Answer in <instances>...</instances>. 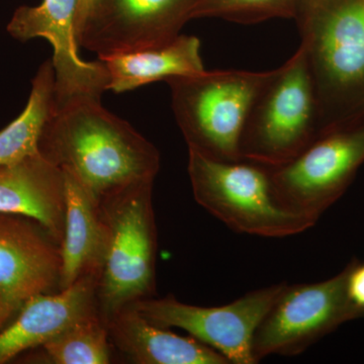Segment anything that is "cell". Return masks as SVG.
I'll return each mask as SVG.
<instances>
[{
	"mask_svg": "<svg viewBox=\"0 0 364 364\" xmlns=\"http://www.w3.org/2000/svg\"><path fill=\"white\" fill-rule=\"evenodd\" d=\"M39 152L98 203L134 184L154 181L160 168L157 148L97 98L53 105Z\"/></svg>",
	"mask_w": 364,
	"mask_h": 364,
	"instance_id": "6da1fadb",
	"label": "cell"
},
{
	"mask_svg": "<svg viewBox=\"0 0 364 364\" xmlns=\"http://www.w3.org/2000/svg\"><path fill=\"white\" fill-rule=\"evenodd\" d=\"M153 184H134L100 203L107 240L98 275L97 303L105 322L122 309L155 293L157 229Z\"/></svg>",
	"mask_w": 364,
	"mask_h": 364,
	"instance_id": "7a4b0ae2",
	"label": "cell"
},
{
	"mask_svg": "<svg viewBox=\"0 0 364 364\" xmlns=\"http://www.w3.org/2000/svg\"><path fill=\"white\" fill-rule=\"evenodd\" d=\"M188 171L196 202L234 232L286 238L317 224L279 202L269 168L258 163L219 161L188 150Z\"/></svg>",
	"mask_w": 364,
	"mask_h": 364,
	"instance_id": "3957f363",
	"label": "cell"
},
{
	"mask_svg": "<svg viewBox=\"0 0 364 364\" xmlns=\"http://www.w3.org/2000/svg\"><path fill=\"white\" fill-rule=\"evenodd\" d=\"M270 74L272 70H205L167 79L172 111L188 150L219 161L242 160V132Z\"/></svg>",
	"mask_w": 364,
	"mask_h": 364,
	"instance_id": "277c9868",
	"label": "cell"
},
{
	"mask_svg": "<svg viewBox=\"0 0 364 364\" xmlns=\"http://www.w3.org/2000/svg\"><path fill=\"white\" fill-rule=\"evenodd\" d=\"M294 18L317 100L321 134L336 105L364 95V0L336 4L299 0Z\"/></svg>",
	"mask_w": 364,
	"mask_h": 364,
	"instance_id": "5b68a950",
	"label": "cell"
},
{
	"mask_svg": "<svg viewBox=\"0 0 364 364\" xmlns=\"http://www.w3.org/2000/svg\"><path fill=\"white\" fill-rule=\"evenodd\" d=\"M320 134L310 70L299 46L284 65L273 69L246 119L242 160L279 167L298 156Z\"/></svg>",
	"mask_w": 364,
	"mask_h": 364,
	"instance_id": "8992f818",
	"label": "cell"
},
{
	"mask_svg": "<svg viewBox=\"0 0 364 364\" xmlns=\"http://www.w3.org/2000/svg\"><path fill=\"white\" fill-rule=\"evenodd\" d=\"M364 162V121L323 132L291 161L269 168L275 196L318 222L341 198Z\"/></svg>",
	"mask_w": 364,
	"mask_h": 364,
	"instance_id": "52a82bcc",
	"label": "cell"
},
{
	"mask_svg": "<svg viewBox=\"0 0 364 364\" xmlns=\"http://www.w3.org/2000/svg\"><path fill=\"white\" fill-rule=\"evenodd\" d=\"M347 274L348 265L316 284H287L254 335L256 363L267 356L298 355L340 326L361 318L347 296Z\"/></svg>",
	"mask_w": 364,
	"mask_h": 364,
	"instance_id": "ba28073f",
	"label": "cell"
},
{
	"mask_svg": "<svg viewBox=\"0 0 364 364\" xmlns=\"http://www.w3.org/2000/svg\"><path fill=\"white\" fill-rule=\"evenodd\" d=\"M286 284L280 282L257 289L220 306L188 305L173 296H151L136 301L133 306L153 324L184 330L221 353L229 363L255 364L254 335Z\"/></svg>",
	"mask_w": 364,
	"mask_h": 364,
	"instance_id": "9c48e42d",
	"label": "cell"
},
{
	"mask_svg": "<svg viewBox=\"0 0 364 364\" xmlns=\"http://www.w3.org/2000/svg\"><path fill=\"white\" fill-rule=\"evenodd\" d=\"M79 0H43L37 6L14 11L7 32L21 42L43 38L53 47L54 107L78 98H102L109 76L104 63L88 62L79 55L75 33Z\"/></svg>",
	"mask_w": 364,
	"mask_h": 364,
	"instance_id": "30bf717a",
	"label": "cell"
},
{
	"mask_svg": "<svg viewBox=\"0 0 364 364\" xmlns=\"http://www.w3.org/2000/svg\"><path fill=\"white\" fill-rule=\"evenodd\" d=\"M60 244L39 222L0 213V330L28 299L59 287Z\"/></svg>",
	"mask_w": 364,
	"mask_h": 364,
	"instance_id": "8fae6325",
	"label": "cell"
},
{
	"mask_svg": "<svg viewBox=\"0 0 364 364\" xmlns=\"http://www.w3.org/2000/svg\"><path fill=\"white\" fill-rule=\"evenodd\" d=\"M198 0H100L77 37L98 57L165 44L181 35Z\"/></svg>",
	"mask_w": 364,
	"mask_h": 364,
	"instance_id": "7c38bea8",
	"label": "cell"
},
{
	"mask_svg": "<svg viewBox=\"0 0 364 364\" xmlns=\"http://www.w3.org/2000/svg\"><path fill=\"white\" fill-rule=\"evenodd\" d=\"M98 275H83L57 294H41L28 299L16 317L0 330V364L28 349L42 347L62 333L100 314Z\"/></svg>",
	"mask_w": 364,
	"mask_h": 364,
	"instance_id": "4fadbf2b",
	"label": "cell"
},
{
	"mask_svg": "<svg viewBox=\"0 0 364 364\" xmlns=\"http://www.w3.org/2000/svg\"><path fill=\"white\" fill-rule=\"evenodd\" d=\"M0 213L36 220L61 243L65 224L63 171L40 153L0 167Z\"/></svg>",
	"mask_w": 364,
	"mask_h": 364,
	"instance_id": "5bb4252c",
	"label": "cell"
},
{
	"mask_svg": "<svg viewBox=\"0 0 364 364\" xmlns=\"http://www.w3.org/2000/svg\"><path fill=\"white\" fill-rule=\"evenodd\" d=\"M109 339L136 364H229L226 358L193 337H182L143 317L133 305L107 322Z\"/></svg>",
	"mask_w": 364,
	"mask_h": 364,
	"instance_id": "9a60e30c",
	"label": "cell"
},
{
	"mask_svg": "<svg viewBox=\"0 0 364 364\" xmlns=\"http://www.w3.org/2000/svg\"><path fill=\"white\" fill-rule=\"evenodd\" d=\"M65 179V224L60 243V289H66L81 277L100 275L105 248L107 227L100 203L70 174Z\"/></svg>",
	"mask_w": 364,
	"mask_h": 364,
	"instance_id": "2e32d148",
	"label": "cell"
},
{
	"mask_svg": "<svg viewBox=\"0 0 364 364\" xmlns=\"http://www.w3.org/2000/svg\"><path fill=\"white\" fill-rule=\"evenodd\" d=\"M98 59L104 63L109 76L107 90L114 93L205 70L200 42L195 36L179 35L165 44Z\"/></svg>",
	"mask_w": 364,
	"mask_h": 364,
	"instance_id": "e0dca14e",
	"label": "cell"
},
{
	"mask_svg": "<svg viewBox=\"0 0 364 364\" xmlns=\"http://www.w3.org/2000/svg\"><path fill=\"white\" fill-rule=\"evenodd\" d=\"M54 67L47 60L33 79L25 109L0 131V167L40 153L41 135L54 105Z\"/></svg>",
	"mask_w": 364,
	"mask_h": 364,
	"instance_id": "ac0fdd59",
	"label": "cell"
},
{
	"mask_svg": "<svg viewBox=\"0 0 364 364\" xmlns=\"http://www.w3.org/2000/svg\"><path fill=\"white\" fill-rule=\"evenodd\" d=\"M107 322L100 314L86 318L43 345L47 360L56 364H107L111 346Z\"/></svg>",
	"mask_w": 364,
	"mask_h": 364,
	"instance_id": "d6986e66",
	"label": "cell"
},
{
	"mask_svg": "<svg viewBox=\"0 0 364 364\" xmlns=\"http://www.w3.org/2000/svg\"><path fill=\"white\" fill-rule=\"evenodd\" d=\"M299 0H198L193 18H219L255 23L274 18H296Z\"/></svg>",
	"mask_w": 364,
	"mask_h": 364,
	"instance_id": "ffe728a7",
	"label": "cell"
},
{
	"mask_svg": "<svg viewBox=\"0 0 364 364\" xmlns=\"http://www.w3.org/2000/svg\"><path fill=\"white\" fill-rule=\"evenodd\" d=\"M347 265V296L351 305L364 318V262L354 258Z\"/></svg>",
	"mask_w": 364,
	"mask_h": 364,
	"instance_id": "44dd1931",
	"label": "cell"
},
{
	"mask_svg": "<svg viewBox=\"0 0 364 364\" xmlns=\"http://www.w3.org/2000/svg\"><path fill=\"white\" fill-rule=\"evenodd\" d=\"M100 2V0H79L75 21L76 39H77L79 33L82 30L86 21L88 20L90 14L93 13Z\"/></svg>",
	"mask_w": 364,
	"mask_h": 364,
	"instance_id": "7402d4cb",
	"label": "cell"
}]
</instances>
